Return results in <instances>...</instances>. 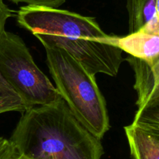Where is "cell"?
<instances>
[{"mask_svg":"<svg viewBox=\"0 0 159 159\" xmlns=\"http://www.w3.org/2000/svg\"><path fill=\"white\" fill-rule=\"evenodd\" d=\"M17 23L30 31L44 48L65 50L89 73L116 76L123 62L122 50L113 44L95 18L55 8L25 6Z\"/></svg>","mask_w":159,"mask_h":159,"instance_id":"cell-1","label":"cell"},{"mask_svg":"<svg viewBox=\"0 0 159 159\" xmlns=\"http://www.w3.org/2000/svg\"><path fill=\"white\" fill-rule=\"evenodd\" d=\"M9 140L29 159H101V140L71 113L63 99L34 106L22 116Z\"/></svg>","mask_w":159,"mask_h":159,"instance_id":"cell-2","label":"cell"},{"mask_svg":"<svg viewBox=\"0 0 159 159\" xmlns=\"http://www.w3.org/2000/svg\"><path fill=\"white\" fill-rule=\"evenodd\" d=\"M44 48L50 73L59 94L74 116L102 140L110 129V118L95 75L65 50L56 47Z\"/></svg>","mask_w":159,"mask_h":159,"instance_id":"cell-3","label":"cell"},{"mask_svg":"<svg viewBox=\"0 0 159 159\" xmlns=\"http://www.w3.org/2000/svg\"><path fill=\"white\" fill-rule=\"evenodd\" d=\"M0 74L26 110L62 99L49 78L36 65L23 39L6 30L0 35Z\"/></svg>","mask_w":159,"mask_h":159,"instance_id":"cell-4","label":"cell"},{"mask_svg":"<svg viewBox=\"0 0 159 159\" xmlns=\"http://www.w3.org/2000/svg\"><path fill=\"white\" fill-rule=\"evenodd\" d=\"M134 73L138 112L133 123L159 124V61L148 62L129 55L126 59Z\"/></svg>","mask_w":159,"mask_h":159,"instance_id":"cell-5","label":"cell"},{"mask_svg":"<svg viewBox=\"0 0 159 159\" xmlns=\"http://www.w3.org/2000/svg\"><path fill=\"white\" fill-rule=\"evenodd\" d=\"M133 159H159V124L134 123L124 127Z\"/></svg>","mask_w":159,"mask_h":159,"instance_id":"cell-6","label":"cell"},{"mask_svg":"<svg viewBox=\"0 0 159 159\" xmlns=\"http://www.w3.org/2000/svg\"><path fill=\"white\" fill-rule=\"evenodd\" d=\"M113 44L133 57L148 62L159 61V34L139 31L124 37L113 35Z\"/></svg>","mask_w":159,"mask_h":159,"instance_id":"cell-7","label":"cell"},{"mask_svg":"<svg viewBox=\"0 0 159 159\" xmlns=\"http://www.w3.org/2000/svg\"><path fill=\"white\" fill-rule=\"evenodd\" d=\"M129 34L144 31L159 34L158 0H127Z\"/></svg>","mask_w":159,"mask_h":159,"instance_id":"cell-8","label":"cell"},{"mask_svg":"<svg viewBox=\"0 0 159 159\" xmlns=\"http://www.w3.org/2000/svg\"><path fill=\"white\" fill-rule=\"evenodd\" d=\"M13 16V11L4 2L3 0H0V35L5 31L6 21L9 17ZM18 96L12 87L7 84L0 74V98Z\"/></svg>","mask_w":159,"mask_h":159,"instance_id":"cell-9","label":"cell"},{"mask_svg":"<svg viewBox=\"0 0 159 159\" xmlns=\"http://www.w3.org/2000/svg\"><path fill=\"white\" fill-rule=\"evenodd\" d=\"M26 107L18 96L0 98V114L9 112H24Z\"/></svg>","mask_w":159,"mask_h":159,"instance_id":"cell-10","label":"cell"},{"mask_svg":"<svg viewBox=\"0 0 159 159\" xmlns=\"http://www.w3.org/2000/svg\"><path fill=\"white\" fill-rule=\"evenodd\" d=\"M14 3H26L27 6H40L58 9L61 6L66 2V0H10Z\"/></svg>","mask_w":159,"mask_h":159,"instance_id":"cell-11","label":"cell"},{"mask_svg":"<svg viewBox=\"0 0 159 159\" xmlns=\"http://www.w3.org/2000/svg\"><path fill=\"white\" fill-rule=\"evenodd\" d=\"M20 154L9 140L7 144L0 152V159H18Z\"/></svg>","mask_w":159,"mask_h":159,"instance_id":"cell-12","label":"cell"},{"mask_svg":"<svg viewBox=\"0 0 159 159\" xmlns=\"http://www.w3.org/2000/svg\"><path fill=\"white\" fill-rule=\"evenodd\" d=\"M18 159H29V158H26V157H23V156H19V157H18Z\"/></svg>","mask_w":159,"mask_h":159,"instance_id":"cell-13","label":"cell"}]
</instances>
